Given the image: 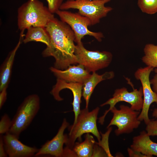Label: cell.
Wrapping results in <instances>:
<instances>
[{"label": "cell", "instance_id": "6da1fadb", "mask_svg": "<svg viewBox=\"0 0 157 157\" xmlns=\"http://www.w3.org/2000/svg\"><path fill=\"white\" fill-rule=\"evenodd\" d=\"M50 37L49 46L43 50V57L55 59L54 67L63 70L71 65L77 63L74 54V33L67 24L55 17L46 27Z\"/></svg>", "mask_w": 157, "mask_h": 157}, {"label": "cell", "instance_id": "7a4b0ae2", "mask_svg": "<svg viewBox=\"0 0 157 157\" xmlns=\"http://www.w3.org/2000/svg\"><path fill=\"white\" fill-rule=\"evenodd\" d=\"M55 17L48 7L39 0H28L18 9L17 23L21 32L31 27H46Z\"/></svg>", "mask_w": 157, "mask_h": 157}, {"label": "cell", "instance_id": "3957f363", "mask_svg": "<svg viewBox=\"0 0 157 157\" xmlns=\"http://www.w3.org/2000/svg\"><path fill=\"white\" fill-rule=\"evenodd\" d=\"M99 108L97 107L91 111L85 108L81 110L75 124L69 127V132L66 147L72 149L77 139L81 141V136L85 133H91L98 141H101L100 133L98 129L97 121Z\"/></svg>", "mask_w": 157, "mask_h": 157}, {"label": "cell", "instance_id": "277c9868", "mask_svg": "<svg viewBox=\"0 0 157 157\" xmlns=\"http://www.w3.org/2000/svg\"><path fill=\"white\" fill-rule=\"evenodd\" d=\"M40 100L36 94L25 97L18 108L11 120L9 133L19 138L21 133L30 124L40 108Z\"/></svg>", "mask_w": 157, "mask_h": 157}, {"label": "cell", "instance_id": "5b68a950", "mask_svg": "<svg viewBox=\"0 0 157 157\" xmlns=\"http://www.w3.org/2000/svg\"><path fill=\"white\" fill-rule=\"evenodd\" d=\"M110 1L67 0L63 3L59 10L77 9L79 13L88 18L91 25H93L99 23L101 18L106 17L113 10L112 7L105 6V4Z\"/></svg>", "mask_w": 157, "mask_h": 157}, {"label": "cell", "instance_id": "8992f818", "mask_svg": "<svg viewBox=\"0 0 157 157\" xmlns=\"http://www.w3.org/2000/svg\"><path fill=\"white\" fill-rule=\"evenodd\" d=\"M74 54L77 63L83 65L90 72L108 67L113 58L111 52L88 50L84 47L82 42L76 45Z\"/></svg>", "mask_w": 157, "mask_h": 157}, {"label": "cell", "instance_id": "52a82bcc", "mask_svg": "<svg viewBox=\"0 0 157 157\" xmlns=\"http://www.w3.org/2000/svg\"><path fill=\"white\" fill-rule=\"evenodd\" d=\"M56 13L61 21L68 24L72 30L75 36V42L77 44L81 43L82 39L86 35L94 37L99 42L102 41L104 35L101 32L92 31L88 29L91 23L87 17L78 12L74 13L66 10H59Z\"/></svg>", "mask_w": 157, "mask_h": 157}, {"label": "cell", "instance_id": "ba28073f", "mask_svg": "<svg viewBox=\"0 0 157 157\" xmlns=\"http://www.w3.org/2000/svg\"><path fill=\"white\" fill-rule=\"evenodd\" d=\"M110 111L113 117L107 128L116 126L117 129L115 133L117 135L131 133L140 124L141 121L138 119L140 111L133 110L128 106L121 105L119 109L115 106Z\"/></svg>", "mask_w": 157, "mask_h": 157}, {"label": "cell", "instance_id": "9c48e42d", "mask_svg": "<svg viewBox=\"0 0 157 157\" xmlns=\"http://www.w3.org/2000/svg\"><path fill=\"white\" fill-rule=\"evenodd\" d=\"M133 90L129 92L125 87L116 89L112 97L100 105L103 106L107 105L110 106L109 108L106 110L104 115L99 119V122L103 124L105 117L107 113L118 103L124 101L131 105V108L133 110L140 111L143 106V93L142 87L139 90L135 89L133 86Z\"/></svg>", "mask_w": 157, "mask_h": 157}, {"label": "cell", "instance_id": "30bf717a", "mask_svg": "<svg viewBox=\"0 0 157 157\" xmlns=\"http://www.w3.org/2000/svg\"><path fill=\"white\" fill-rule=\"evenodd\" d=\"M154 68L147 66L138 69L134 73L135 78L141 83L143 93V106L138 119L141 122L143 121L146 125L150 120L148 116L150 106L153 103L157 104V95L151 87L149 80L150 74Z\"/></svg>", "mask_w": 157, "mask_h": 157}, {"label": "cell", "instance_id": "8fae6325", "mask_svg": "<svg viewBox=\"0 0 157 157\" xmlns=\"http://www.w3.org/2000/svg\"><path fill=\"white\" fill-rule=\"evenodd\" d=\"M69 124L66 119H63L61 125L55 136L51 140L47 141L39 149L34 156L50 155L56 157H62L64 148L63 146L68 139V136L64 134Z\"/></svg>", "mask_w": 157, "mask_h": 157}, {"label": "cell", "instance_id": "7c38bea8", "mask_svg": "<svg viewBox=\"0 0 157 157\" xmlns=\"http://www.w3.org/2000/svg\"><path fill=\"white\" fill-rule=\"evenodd\" d=\"M83 83L67 82L59 79H57L56 82L51 90L50 93L54 99L58 101L63 100V99L60 96V92L63 89H67L72 92L73 96V100L72 104L74 114V123H76L78 115L80 113L81 97L82 96Z\"/></svg>", "mask_w": 157, "mask_h": 157}, {"label": "cell", "instance_id": "4fadbf2b", "mask_svg": "<svg viewBox=\"0 0 157 157\" xmlns=\"http://www.w3.org/2000/svg\"><path fill=\"white\" fill-rule=\"evenodd\" d=\"M3 139L5 151L9 157H31L34 156L39 150L24 144L8 132L3 136Z\"/></svg>", "mask_w": 157, "mask_h": 157}, {"label": "cell", "instance_id": "5bb4252c", "mask_svg": "<svg viewBox=\"0 0 157 157\" xmlns=\"http://www.w3.org/2000/svg\"><path fill=\"white\" fill-rule=\"evenodd\" d=\"M50 69L57 78L67 82L83 83L90 75V72L80 64L76 66L70 65L63 70L54 67H50Z\"/></svg>", "mask_w": 157, "mask_h": 157}, {"label": "cell", "instance_id": "9a60e30c", "mask_svg": "<svg viewBox=\"0 0 157 157\" xmlns=\"http://www.w3.org/2000/svg\"><path fill=\"white\" fill-rule=\"evenodd\" d=\"M133 150L140 152L147 157L157 156V143L152 141L146 131H141L133 138L130 146Z\"/></svg>", "mask_w": 157, "mask_h": 157}, {"label": "cell", "instance_id": "2e32d148", "mask_svg": "<svg viewBox=\"0 0 157 157\" xmlns=\"http://www.w3.org/2000/svg\"><path fill=\"white\" fill-rule=\"evenodd\" d=\"M113 72H107L102 75L96 72H92L83 83L82 96L85 101V108H88L89 100L94 90L97 85L101 81L113 78L114 76Z\"/></svg>", "mask_w": 157, "mask_h": 157}, {"label": "cell", "instance_id": "e0dca14e", "mask_svg": "<svg viewBox=\"0 0 157 157\" xmlns=\"http://www.w3.org/2000/svg\"><path fill=\"white\" fill-rule=\"evenodd\" d=\"M23 33L21 32L19 42L14 48L9 53L1 65L0 70V91L7 88L10 81L11 71L16 53L21 43Z\"/></svg>", "mask_w": 157, "mask_h": 157}, {"label": "cell", "instance_id": "ac0fdd59", "mask_svg": "<svg viewBox=\"0 0 157 157\" xmlns=\"http://www.w3.org/2000/svg\"><path fill=\"white\" fill-rule=\"evenodd\" d=\"M23 41L25 44L32 41L41 42L47 46L50 43V37L46 27H31L27 29Z\"/></svg>", "mask_w": 157, "mask_h": 157}, {"label": "cell", "instance_id": "d6986e66", "mask_svg": "<svg viewBox=\"0 0 157 157\" xmlns=\"http://www.w3.org/2000/svg\"><path fill=\"white\" fill-rule=\"evenodd\" d=\"M95 142L93 136L89 133H87L84 141L81 142H75L72 149L77 157H91Z\"/></svg>", "mask_w": 157, "mask_h": 157}, {"label": "cell", "instance_id": "ffe728a7", "mask_svg": "<svg viewBox=\"0 0 157 157\" xmlns=\"http://www.w3.org/2000/svg\"><path fill=\"white\" fill-rule=\"evenodd\" d=\"M143 51L144 56L142 57V62L147 66L154 68L157 67V45L152 44H147Z\"/></svg>", "mask_w": 157, "mask_h": 157}, {"label": "cell", "instance_id": "44dd1931", "mask_svg": "<svg viewBox=\"0 0 157 157\" xmlns=\"http://www.w3.org/2000/svg\"><path fill=\"white\" fill-rule=\"evenodd\" d=\"M138 5L143 13L150 15L157 13V0H138Z\"/></svg>", "mask_w": 157, "mask_h": 157}, {"label": "cell", "instance_id": "7402d4cb", "mask_svg": "<svg viewBox=\"0 0 157 157\" xmlns=\"http://www.w3.org/2000/svg\"><path fill=\"white\" fill-rule=\"evenodd\" d=\"M12 121L7 114H3L0 121V134L2 135L8 132L11 125Z\"/></svg>", "mask_w": 157, "mask_h": 157}, {"label": "cell", "instance_id": "603a6c76", "mask_svg": "<svg viewBox=\"0 0 157 157\" xmlns=\"http://www.w3.org/2000/svg\"><path fill=\"white\" fill-rule=\"evenodd\" d=\"M146 125V131L149 136H157V119H150Z\"/></svg>", "mask_w": 157, "mask_h": 157}, {"label": "cell", "instance_id": "cb8c5ba5", "mask_svg": "<svg viewBox=\"0 0 157 157\" xmlns=\"http://www.w3.org/2000/svg\"><path fill=\"white\" fill-rule=\"evenodd\" d=\"M48 4V8L53 14L56 13L59 10L63 0H46Z\"/></svg>", "mask_w": 157, "mask_h": 157}, {"label": "cell", "instance_id": "d4e9b609", "mask_svg": "<svg viewBox=\"0 0 157 157\" xmlns=\"http://www.w3.org/2000/svg\"><path fill=\"white\" fill-rule=\"evenodd\" d=\"M104 149L96 142L94 145L92 157H108Z\"/></svg>", "mask_w": 157, "mask_h": 157}, {"label": "cell", "instance_id": "484cf974", "mask_svg": "<svg viewBox=\"0 0 157 157\" xmlns=\"http://www.w3.org/2000/svg\"><path fill=\"white\" fill-rule=\"evenodd\" d=\"M7 88H5L0 91V109H1L5 103L7 96Z\"/></svg>", "mask_w": 157, "mask_h": 157}, {"label": "cell", "instance_id": "4316f807", "mask_svg": "<svg viewBox=\"0 0 157 157\" xmlns=\"http://www.w3.org/2000/svg\"><path fill=\"white\" fill-rule=\"evenodd\" d=\"M127 152L129 157H147L145 155L140 152L133 150L131 148H128L127 149Z\"/></svg>", "mask_w": 157, "mask_h": 157}, {"label": "cell", "instance_id": "83f0119b", "mask_svg": "<svg viewBox=\"0 0 157 157\" xmlns=\"http://www.w3.org/2000/svg\"><path fill=\"white\" fill-rule=\"evenodd\" d=\"M8 156L5 150L3 141V136L0 135V157H6Z\"/></svg>", "mask_w": 157, "mask_h": 157}, {"label": "cell", "instance_id": "f1b7e54d", "mask_svg": "<svg viewBox=\"0 0 157 157\" xmlns=\"http://www.w3.org/2000/svg\"><path fill=\"white\" fill-rule=\"evenodd\" d=\"M150 81L152 85V90L157 95V73H156Z\"/></svg>", "mask_w": 157, "mask_h": 157}, {"label": "cell", "instance_id": "f546056e", "mask_svg": "<svg viewBox=\"0 0 157 157\" xmlns=\"http://www.w3.org/2000/svg\"><path fill=\"white\" fill-rule=\"evenodd\" d=\"M152 116L155 118H157V108L154 109L152 113Z\"/></svg>", "mask_w": 157, "mask_h": 157}, {"label": "cell", "instance_id": "4dcf8cb0", "mask_svg": "<svg viewBox=\"0 0 157 157\" xmlns=\"http://www.w3.org/2000/svg\"><path fill=\"white\" fill-rule=\"evenodd\" d=\"M154 71L155 73H157V67L155 68Z\"/></svg>", "mask_w": 157, "mask_h": 157}]
</instances>
